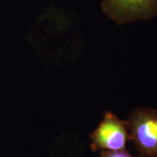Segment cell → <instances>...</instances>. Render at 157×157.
<instances>
[{"label": "cell", "mask_w": 157, "mask_h": 157, "mask_svg": "<svg viewBox=\"0 0 157 157\" xmlns=\"http://www.w3.org/2000/svg\"><path fill=\"white\" fill-rule=\"evenodd\" d=\"M90 137L92 140L90 147L93 151L124 150L129 140L126 121L120 120L113 113L107 111Z\"/></svg>", "instance_id": "cell-2"}, {"label": "cell", "mask_w": 157, "mask_h": 157, "mask_svg": "<svg viewBox=\"0 0 157 157\" xmlns=\"http://www.w3.org/2000/svg\"><path fill=\"white\" fill-rule=\"evenodd\" d=\"M102 8L117 24H125L156 17L157 0H102Z\"/></svg>", "instance_id": "cell-3"}, {"label": "cell", "mask_w": 157, "mask_h": 157, "mask_svg": "<svg viewBox=\"0 0 157 157\" xmlns=\"http://www.w3.org/2000/svg\"><path fill=\"white\" fill-rule=\"evenodd\" d=\"M129 140H132L139 157H157V111L139 107L126 121Z\"/></svg>", "instance_id": "cell-1"}, {"label": "cell", "mask_w": 157, "mask_h": 157, "mask_svg": "<svg viewBox=\"0 0 157 157\" xmlns=\"http://www.w3.org/2000/svg\"><path fill=\"white\" fill-rule=\"evenodd\" d=\"M101 157H133L125 149L119 151H101Z\"/></svg>", "instance_id": "cell-4"}]
</instances>
